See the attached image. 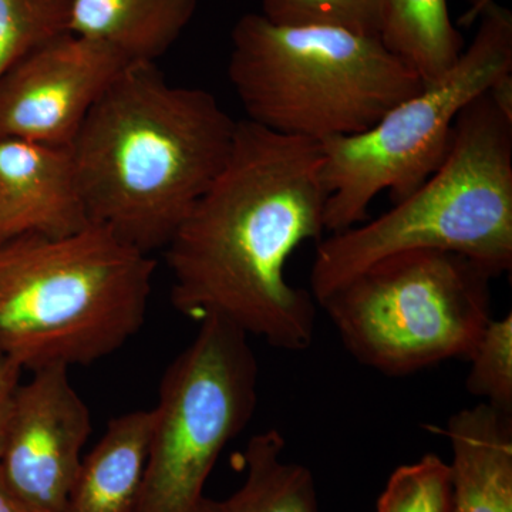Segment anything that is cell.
<instances>
[{"label": "cell", "mask_w": 512, "mask_h": 512, "mask_svg": "<svg viewBox=\"0 0 512 512\" xmlns=\"http://www.w3.org/2000/svg\"><path fill=\"white\" fill-rule=\"evenodd\" d=\"M322 167L318 141L238 121L227 163L164 248L175 311L308 349L318 305L285 272L296 249L326 234Z\"/></svg>", "instance_id": "cell-1"}, {"label": "cell", "mask_w": 512, "mask_h": 512, "mask_svg": "<svg viewBox=\"0 0 512 512\" xmlns=\"http://www.w3.org/2000/svg\"><path fill=\"white\" fill-rule=\"evenodd\" d=\"M237 126L207 90L128 64L69 147L90 221L146 254L164 249L227 163Z\"/></svg>", "instance_id": "cell-2"}, {"label": "cell", "mask_w": 512, "mask_h": 512, "mask_svg": "<svg viewBox=\"0 0 512 512\" xmlns=\"http://www.w3.org/2000/svg\"><path fill=\"white\" fill-rule=\"evenodd\" d=\"M156 269L97 224L0 239V352L30 373L106 359L143 328Z\"/></svg>", "instance_id": "cell-3"}, {"label": "cell", "mask_w": 512, "mask_h": 512, "mask_svg": "<svg viewBox=\"0 0 512 512\" xmlns=\"http://www.w3.org/2000/svg\"><path fill=\"white\" fill-rule=\"evenodd\" d=\"M434 249L473 259L493 278L512 266V76L461 111L443 163L367 224L318 242L311 295L329 293L386 256Z\"/></svg>", "instance_id": "cell-4"}, {"label": "cell", "mask_w": 512, "mask_h": 512, "mask_svg": "<svg viewBox=\"0 0 512 512\" xmlns=\"http://www.w3.org/2000/svg\"><path fill=\"white\" fill-rule=\"evenodd\" d=\"M228 79L247 120L318 143L366 131L424 86L379 37L261 13L235 23Z\"/></svg>", "instance_id": "cell-5"}, {"label": "cell", "mask_w": 512, "mask_h": 512, "mask_svg": "<svg viewBox=\"0 0 512 512\" xmlns=\"http://www.w3.org/2000/svg\"><path fill=\"white\" fill-rule=\"evenodd\" d=\"M493 279L467 256L417 249L367 266L318 306L360 365L403 377L467 359L493 319Z\"/></svg>", "instance_id": "cell-6"}, {"label": "cell", "mask_w": 512, "mask_h": 512, "mask_svg": "<svg viewBox=\"0 0 512 512\" xmlns=\"http://www.w3.org/2000/svg\"><path fill=\"white\" fill-rule=\"evenodd\" d=\"M510 76L512 15L495 3L480 16L473 42L440 79L424 84L366 131L320 143L328 191L325 231L363 224L382 192L396 204L417 190L443 163L461 111Z\"/></svg>", "instance_id": "cell-7"}, {"label": "cell", "mask_w": 512, "mask_h": 512, "mask_svg": "<svg viewBox=\"0 0 512 512\" xmlns=\"http://www.w3.org/2000/svg\"><path fill=\"white\" fill-rule=\"evenodd\" d=\"M198 323L197 335L161 377L134 512H207L208 478L254 417L259 366L249 336L224 319Z\"/></svg>", "instance_id": "cell-8"}, {"label": "cell", "mask_w": 512, "mask_h": 512, "mask_svg": "<svg viewBox=\"0 0 512 512\" xmlns=\"http://www.w3.org/2000/svg\"><path fill=\"white\" fill-rule=\"evenodd\" d=\"M128 64L111 47L70 32L47 40L0 79V138L70 147Z\"/></svg>", "instance_id": "cell-9"}, {"label": "cell", "mask_w": 512, "mask_h": 512, "mask_svg": "<svg viewBox=\"0 0 512 512\" xmlns=\"http://www.w3.org/2000/svg\"><path fill=\"white\" fill-rule=\"evenodd\" d=\"M69 370H36L16 396L0 467L29 512H63L92 434L89 407Z\"/></svg>", "instance_id": "cell-10"}, {"label": "cell", "mask_w": 512, "mask_h": 512, "mask_svg": "<svg viewBox=\"0 0 512 512\" xmlns=\"http://www.w3.org/2000/svg\"><path fill=\"white\" fill-rule=\"evenodd\" d=\"M90 224L69 147L0 138V239L67 237Z\"/></svg>", "instance_id": "cell-11"}, {"label": "cell", "mask_w": 512, "mask_h": 512, "mask_svg": "<svg viewBox=\"0 0 512 512\" xmlns=\"http://www.w3.org/2000/svg\"><path fill=\"white\" fill-rule=\"evenodd\" d=\"M440 431L451 448L453 512H512V413L478 403Z\"/></svg>", "instance_id": "cell-12"}, {"label": "cell", "mask_w": 512, "mask_h": 512, "mask_svg": "<svg viewBox=\"0 0 512 512\" xmlns=\"http://www.w3.org/2000/svg\"><path fill=\"white\" fill-rule=\"evenodd\" d=\"M151 431L153 409L111 419L96 446L83 457L63 512L136 511Z\"/></svg>", "instance_id": "cell-13"}, {"label": "cell", "mask_w": 512, "mask_h": 512, "mask_svg": "<svg viewBox=\"0 0 512 512\" xmlns=\"http://www.w3.org/2000/svg\"><path fill=\"white\" fill-rule=\"evenodd\" d=\"M198 0H69L67 32L130 63H157L190 25Z\"/></svg>", "instance_id": "cell-14"}, {"label": "cell", "mask_w": 512, "mask_h": 512, "mask_svg": "<svg viewBox=\"0 0 512 512\" xmlns=\"http://www.w3.org/2000/svg\"><path fill=\"white\" fill-rule=\"evenodd\" d=\"M286 441L278 430H265L242 453L245 478L225 500H212L207 512H318L312 471L285 458Z\"/></svg>", "instance_id": "cell-15"}, {"label": "cell", "mask_w": 512, "mask_h": 512, "mask_svg": "<svg viewBox=\"0 0 512 512\" xmlns=\"http://www.w3.org/2000/svg\"><path fill=\"white\" fill-rule=\"evenodd\" d=\"M380 40L424 84L440 79L464 50L447 0H389Z\"/></svg>", "instance_id": "cell-16"}, {"label": "cell", "mask_w": 512, "mask_h": 512, "mask_svg": "<svg viewBox=\"0 0 512 512\" xmlns=\"http://www.w3.org/2000/svg\"><path fill=\"white\" fill-rule=\"evenodd\" d=\"M69 0H0V79L47 40L67 32Z\"/></svg>", "instance_id": "cell-17"}, {"label": "cell", "mask_w": 512, "mask_h": 512, "mask_svg": "<svg viewBox=\"0 0 512 512\" xmlns=\"http://www.w3.org/2000/svg\"><path fill=\"white\" fill-rule=\"evenodd\" d=\"M389 0H262L266 19L282 25L330 26L379 37Z\"/></svg>", "instance_id": "cell-18"}, {"label": "cell", "mask_w": 512, "mask_h": 512, "mask_svg": "<svg viewBox=\"0 0 512 512\" xmlns=\"http://www.w3.org/2000/svg\"><path fill=\"white\" fill-rule=\"evenodd\" d=\"M376 512H453V484L448 463L424 454L390 474Z\"/></svg>", "instance_id": "cell-19"}, {"label": "cell", "mask_w": 512, "mask_h": 512, "mask_svg": "<svg viewBox=\"0 0 512 512\" xmlns=\"http://www.w3.org/2000/svg\"><path fill=\"white\" fill-rule=\"evenodd\" d=\"M468 393L512 413V316L491 319L467 359Z\"/></svg>", "instance_id": "cell-20"}, {"label": "cell", "mask_w": 512, "mask_h": 512, "mask_svg": "<svg viewBox=\"0 0 512 512\" xmlns=\"http://www.w3.org/2000/svg\"><path fill=\"white\" fill-rule=\"evenodd\" d=\"M22 373L23 369L18 363L0 352V457L5 448L16 396L22 384Z\"/></svg>", "instance_id": "cell-21"}, {"label": "cell", "mask_w": 512, "mask_h": 512, "mask_svg": "<svg viewBox=\"0 0 512 512\" xmlns=\"http://www.w3.org/2000/svg\"><path fill=\"white\" fill-rule=\"evenodd\" d=\"M0 512H29L10 490L0 467Z\"/></svg>", "instance_id": "cell-22"}, {"label": "cell", "mask_w": 512, "mask_h": 512, "mask_svg": "<svg viewBox=\"0 0 512 512\" xmlns=\"http://www.w3.org/2000/svg\"><path fill=\"white\" fill-rule=\"evenodd\" d=\"M470 5L467 15L464 16V23H471L474 19L480 18L484 12H487L494 5L495 0H467Z\"/></svg>", "instance_id": "cell-23"}]
</instances>
